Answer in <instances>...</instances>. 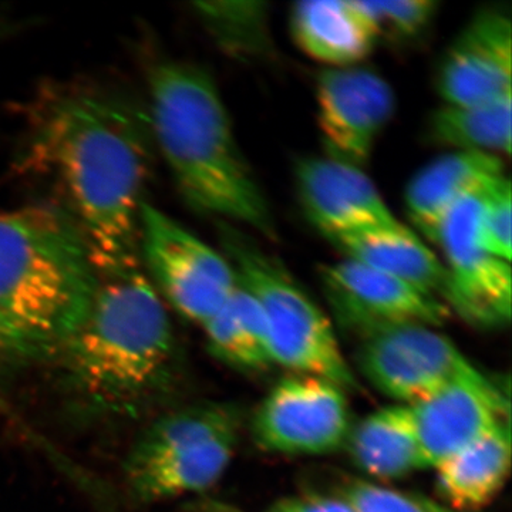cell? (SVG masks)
<instances>
[{
  "label": "cell",
  "instance_id": "obj_1",
  "mask_svg": "<svg viewBox=\"0 0 512 512\" xmlns=\"http://www.w3.org/2000/svg\"><path fill=\"white\" fill-rule=\"evenodd\" d=\"M150 136L131 104L97 92L57 97L37 127L33 154L62 180L100 276L140 269Z\"/></svg>",
  "mask_w": 512,
  "mask_h": 512
},
{
  "label": "cell",
  "instance_id": "obj_2",
  "mask_svg": "<svg viewBox=\"0 0 512 512\" xmlns=\"http://www.w3.org/2000/svg\"><path fill=\"white\" fill-rule=\"evenodd\" d=\"M67 396L92 416H137L173 389L177 339L140 269L100 276L86 319L55 356Z\"/></svg>",
  "mask_w": 512,
  "mask_h": 512
},
{
  "label": "cell",
  "instance_id": "obj_3",
  "mask_svg": "<svg viewBox=\"0 0 512 512\" xmlns=\"http://www.w3.org/2000/svg\"><path fill=\"white\" fill-rule=\"evenodd\" d=\"M99 284L72 212L57 205L0 212V352L55 357L82 326Z\"/></svg>",
  "mask_w": 512,
  "mask_h": 512
},
{
  "label": "cell",
  "instance_id": "obj_4",
  "mask_svg": "<svg viewBox=\"0 0 512 512\" xmlns=\"http://www.w3.org/2000/svg\"><path fill=\"white\" fill-rule=\"evenodd\" d=\"M151 136L190 207L276 238L274 214L239 147L214 79L187 62H163L148 79Z\"/></svg>",
  "mask_w": 512,
  "mask_h": 512
},
{
  "label": "cell",
  "instance_id": "obj_5",
  "mask_svg": "<svg viewBox=\"0 0 512 512\" xmlns=\"http://www.w3.org/2000/svg\"><path fill=\"white\" fill-rule=\"evenodd\" d=\"M220 228L225 258L264 311L272 365L355 389V372L329 316L258 242L234 225L221 222Z\"/></svg>",
  "mask_w": 512,
  "mask_h": 512
},
{
  "label": "cell",
  "instance_id": "obj_6",
  "mask_svg": "<svg viewBox=\"0 0 512 512\" xmlns=\"http://www.w3.org/2000/svg\"><path fill=\"white\" fill-rule=\"evenodd\" d=\"M239 414L228 404L181 407L148 424L124 464L130 494L144 504L201 493L218 483L237 450Z\"/></svg>",
  "mask_w": 512,
  "mask_h": 512
},
{
  "label": "cell",
  "instance_id": "obj_7",
  "mask_svg": "<svg viewBox=\"0 0 512 512\" xmlns=\"http://www.w3.org/2000/svg\"><path fill=\"white\" fill-rule=\"evenodd\" d=\"M138 251L158 295L197 325L220 311L237 284L224 254L146 201L138 222Z\"/></svg>",
  "mask_w": 512,
  "mask_h": 512
},
{
  "label": "cell",
  "instance_id": "obj_8",
  "mask_svg": "<svg viewBox=\"0 0 512 512\" xmlns=\"http://www.w3.org/2000/svg\"><path fill=\"white\" fill-rule=\"evenodd\" d=\"M318 376L289 373L252 417L256 446L281 456H325L345 448L352 430L348 394Z\"/></svg>",
  "mask_w": 512,
  "mask_h": 512
},
{
  "label": "cell",
  "instance_id": "obj_9",
  "mask_svg": "<svg viewBox=\"0 0 512 512\" xmlns=\"http://www.w3.org/2000/svg\"><path fill=\"white\" fill-rule=\"evenodd\" d=\"M360 340V373L376 390L404 406L423 402L474 366L453 340L431 326H389Z\"/></svg>",
  "mask_w": 512,
  "mask_h": 512
},
{
  "label": "cell",
  "instance_id": "obj_10",
  "mask_svg": "<svg viewBox=\"0 0 512 512\" xmlns=\"http://www.w3.org/2000/svg\"><path fill=\"white\" fill-rule=\"evenodd\" d=\"M487 190L470 195L448 212L436 245L444 255L451 313L483 328H500L511 320V262L490 254L478 238V218Z\"/></svg>",
  "mask_w": 512,
  "mask_h": 512
},
{
  "label": "cell",
  "instance_id": "obj_11",
  "mask_svg": "<svg viewBox=\"0 0 512 512\" xmlns=\"http://www.w3.org/2000/svg\"><path fill=\"white\" fill-rule=\"evenodd\" d=\"M316 104L326 156L363 168L392 120L396 96L379 73L359 64L320 72Z\"/></svg>",
  "mask_w": 512,
  "mask_h": 512
},
{
  "label": "cell",
  "instance_id": "obj_12",
  "mask_svg": "<svg viewBox=\"0 0 512 512\" xmlns=\"http://www.w3.org/2000/svg\"><path fill=\"white\" fill-rule=\"evenodd\" d=\"M320 278L333 312L359 338L389 326L441 328L451 318L440 299L352 259L323 266Z\"/></svg>",
  "mask_w": 512,
  "mask_h": 512
},
{
  "label": "cell",
  "instance_id": "obj_13",
  "mask_svg": "<svg viewBox=\"0 0 512 512\" xmlns=\"http://www.w3.org/2000/svg\"><path fill=\"white\" fill-rule=\"evenodd\" d=\"M409 407L427 470L511 419L508 396L476 366Z\"/></svg>",
  "mask_w": 512,
  "mask_h": 512
},
{
  "label": "cell",
  "instance_id": "obj_14",
  "mask_svg": "<svg viewBox=\"0 0 512 512\" xmlns=\"http://www.w3.org/2000/svg\"><path fill=\"white\" fill-rule=\"evenodd\" d=\"M436 86L444 104L483 103L512 93L510 12L476 13L444 53Z\"/></svg>",
  "mask_w": 512,
  "mask_h": 512
},
{
  "label": "cell",
  "instance_id": "obj_15",
  "mask_svg": "<svg viewBox=\"0 0 512 512\" xmlns=\"http://www.w3.org/2000/svg\"><path fill=\"white\" fill-rule=\"evenodd\" d=\"M295 175L306 217L329 241L397 221L363 168L308 157L296 165Z\"/></svg>",
  "mask_w": 512,
  "mask_h": 512
},
{
  "label": "cell",
  "instance_id": "obj_16",
  "mask_svg": "<svg viewBox=\"0 0 512 512\" xmlns=\"http://www.w3.org/2000/svg\"><path fill=\"white\" fill-rule=\"evenodd\" d=\"M504 175L503 158L477 151H450L424 165L404 192L407 215L417 234L436 244L448 212Z\"/></svg>",
  "mask_w": 512,
  "mask_h": 512
},
{
  "label": "cell",
  "instance_id": "obj_17",
  "mask_svg": "<svg viewBox=\"0 0 512 512\" xmlns=\"http://www.w3.org/2000/svg\"><path fill=\"white\" fill-rule=\"evenodd\" d=\"M330 242L345 258L394 276L447 305L448 278L443 261L414 229L399 220Z\"/></svg>",
  "mask_w": 512,
  "mask_h": 512
},
{
  "label": "cell",
  "instance_id": "obj_18",
  "mask_svg": "<svg viewBox=\"0 0 512 512\" xmlns=\"http://www.w3.org/2000/svg\"><path fill=\"white\" fill-rule=\"evenodd\" d=\"M511 419L434 468L440 503L456 512H474L493 503L511 471Z\"/></svg>",
  "mask_w": 512,
  "mask_h": 512
},
{
  "label": "cell",
  "instance_id": "obj_19",
  "mask_svg": "<svg viewBox=\"0 0 512 512\" xmlns=\"http://www.w3.org/2000/svg\"><path fill=\"white\" fill-rule=\"evenodd\" d=\"M345 450L375 483L427 470L412 410L404 404H389L353 424Z\"/></svg>",
  "mask_w": 512,
  "mask_h": 512
},
{
  "label": "cell",
  "instance_id": "obj_20",
  "mask_svg": "<svg viewBox=\"0 0 512 512\" xmlns=\"http://www.w3.org/2000/svg\"><path fill=\"white\" fill-rule=\"evenodd\" d=\"M291 32L305 55L326 69L359 66L376 39L363 25L352 0H303L291 10Z\"/></svg>",
  "mask_w": 512,
  "mask_h": 512
},
{
  "label": "cell",
  "instance_id": "obj_21",
  "mask_svg": "<svg viewBox=\"0 0 512 512\" xmlns=\"http://www.w3.org/2000/svg\"><path fill=\"white\" fill-rule=\"evenodd\" d=\"M427 137L451 151L510 156L512 93L476 104H444L429 120Z\"/></svg>",
  "mask_w": 512,
  "mask_h": 512
},
{
  "label": "cell",
  "instance_id": "obj_22",
  "mask_svg": "<svg viewBox=\"0 0 512 512\" xmlns=\"http://www.w3.org/2000/svg\"><path fill=\"white\" fill-rule=\"evenodd\" d=\"M195 13L229 53L251 55L268 46L266 10L261 2H197Z\"/></svg>",
  "mask_w": 512,
  "mask_h": 512
},
{
  "label": "cell",
  "instance_id": "obj_23",
  "mask_svg": "<svg viewBox=\"0 0 512 512\" xmlns=\"http://www.w3.org/2000/svg\"><path fill=\"white\" fill-rule=\"evenodd\" d=\"M352 5L376 40L382 36L409 40L429 28L439 3L434 0H352Z\"/></svg>",
  "mask_w": 512,
  "mask_h": 512
},
{
  "label": "cell",
  "instance_id": "obj_24",
  "mask_svg": "<svg viewBox=\"0 0 512 512\" xmlns=\"http://www.w3.org/2000/svg\"><path fill=\"white\" fill-rule=\"evenodd\" d=\"M201 328L204 329L208 350L225 365L239 370H262L271 366L239 326L227 302Z\"/></svg>",
  "mask_w": 512,
  "mask_h": 512
},
{
  "label": "cell",
  "instance_id": "obj_25",
  "mask_svg": "<svg viewBox=\"0 0 512 512\" xmlns=\"http://www.w3.org/2000/svg\"><path fill=\"white\" fill-rule=\"evenodd\" d=\"M340 494L355 512H456L426 495L370 480L350 481Z\"/></svg>",
  "mask_w": 512,
  "mask_h": 512
},
{
  "label": "cell",
  "instance_id": "obj_26",
  "mask_svg": "<svg viewBox=\"0 0 512 512\" xmlns=\"http://www.w3.org/2000/svg\"><path fill=\"white\" fill-rule=\"evenodd\" d=\"M478 238L490 254L511 262L512 190L507 175L484 192L478 218Z\"/></svg>",
  "mask_w": 512,
  "mask_h": 512
},
{
  "label": "cell",
  "instance_id": "obj_27",
  "mask_svg": "<svg viewBox=\"0 0 512 512\" xmlns=\"http://www.w3.org/2000/svg\"><path fill=\"white\" fill-rule=\"evenodd\" d=\"M265 512H355L342 494L293 495L275 501Z\"/></svg>",
  "mask_w": 512,
  "mask_h": 512
},
{
  "label": "cell",
  "instance_id": "obj_28",
  "mask_svg": "<svg viewBox=\"0 0 512 512\" xmlns=\"http://www.w3.org/2000/svg\"><path fill=\"white\" fill-rule=\"evenodd\" d=\"M0 355H2V352H0Z\"/></svg>",
  "mask_w": 512,
  "mask_h": 512
}]
</instances>
